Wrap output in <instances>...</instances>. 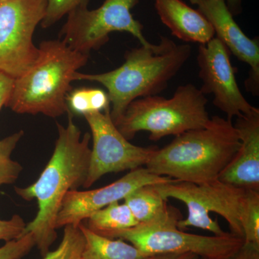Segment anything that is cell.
I'll list each match as a JSON object with an SVG mask.
<instances>
[{"label":"cell","mask_w":259,"mask_h":259,"mask_svg":"<svg viewBox=\"0 0 259 259\" xmlns=\"http://www.w3.org/2000/svg\"><path fill=\"white\" fill-rule=\"evenodd\" d=\"M182 218L178 209L168 204L151 222L139 223L134 228L112 232L105 237L128 242L148 255L193 253L207 259L228 258L244 243L243 238L231 233L221 236L186 233L177 226Z\"/></svg>","instance_id":"obj_6"},{"label":"cell","mask_w":259,"mask_h":259,"mask_svg":"<svg viewBox=\"0 0 259 259\" xmlns=\"http://www.w3.org/2000/svg\"><path fill=\"white\" fill-rule=\"evenodd\" d=\"M138 3L139 0H105L97 9L76 8L67 15L59 37L71 49L86 54L105 45L112 32H128L141 46H149L144 26L131 13Z\"/></svg>","instance_id":"obj_8"},{"label":"cell","mask_w":259,"mask_h":259,"mask_svg":"<svg viewBox=\"0 0 259 259\" xmlns=\"http://www.w3.org/2000/svg\"><path fill=\"white\" fill-rule=\"evenodd\" d=\"M226 259H259V245L244 242L239 249Z\"/></svg>","instance_id":"obj_27"},{"label":"cell","mask_w":259,"mask_h":259,"mask_svg":"<svg viewBox=\"0 0 259 259\" xmlns=\"http://www.w3.org/2000/svg\"><path fill=\"white\" fill-rule=\"evenodd\" d=\"M166 255H167V254H166ZM166 255H165V256H166ZM165 256H164V258H165Z\"/></svg>","instance_id":"obj_32"},{"label":"cell","mask_w":259,"mask_h":259,"mask_svg":"<svg viewBox=\"0 0 259 259\" xmlns=\"http://www.w3.org/2000/svg\"><path fill=\"white\" fill-rule=\"evenodd\" d=\"M239 148L218 180L245 190L259 191V110L236 117Z\"/></svg>","instance_id":"obj_14"},{"label":"cell","mask_w":259,"mask_h":259,"mask_svg":"<svg viewBox=\"0 0 259 259\" xmlns=\"http://www.w3.org/2000/svg\"><path fill=\"white\" fill-rule=\"evenodd\" d=\"M212 25L214 35L238 60L249 66L245 81L247 90L254 95L259 92V44L243 32L233 18L225 0H190Z\"/></svg>","instance_id":"obj_13"},{"label":"cell","mask_w":259,"mask_h":259,"mask_svg":"<svg viewBox=\"0 0 259 259\" xmlns=\"http://www.w3.org/2000/svg\"><path fill=\"white\" fill-rule=\"evenodd\" d=\"M110 111V107L104 112L83 115L91 130L93 141L88 176L83 185L84 188L92 187L107 174L146 166L157 150L131 144L112 122Z\"/></svg>","instance_id":"obj_10"},{"label":"cell","mask_w":259,"mask_h":259,"mask_svg":"<svg viewBox=\"0 0 259 259\" xmlns=\"http://www.w3.org/2000/svg\"><path fill=\"white\" fill-rule=\"evenodd\" d=\"M165 199H178L187 206L188 215L178 222V228H197L211 232L214 236L226 235L210 212L217 213L227 221L231 233L243 239L241 215L246 190L219 180L203 184L174 180L155 185Z\"/></svg>","instance_id":"obj_7"},{"label":"cell","mask_w":259,"mask_h":259,"mask_svg":"<svg viewBox=\"0 0 259 259\" xmlns=\"http://www.w3.org/2000/svg\"><path fill=\"white\" fill-rule=\"evenodd\" d=\"M225 1H226L227 6L229 8L232 14L235 15L241 13L242 0H225Z\"/></svg>","instance_id":"obj_28"},{"label":"cell","mask_w":259,"mask_h":259,"mask_svg":"<svg viewBox=\"0 0 259 259\" xmlns=\"http://www.w3.org/2000/svg\"><path fill=\"white\" fill-rule=\"evenodd\" d=\"M35 245L32 233H26L18 239L6 242L3 246L0 247V259H21Z\"/></svg>","instance_id":"obj_24"},{"label":"cell","mask_w":259,"mask_h":259,"mask_svg":"<svg viewBox=\"0 0 259 259\" xmlns=\"http://www.w3.org/2000/svg\"><path fill=\"white\" fill-rule=\"evenodd\" d=\"M26 225L19 214H14L9 220H0V241L8 242L20 238L24 235Z\"/></svg>","instance_id":"obj_25"},{"label":"cell","mask_w":259,"mask_h":259,"mask_svg":"<svg viewBox=\"0 0 259 259\" xmlns=\"http://www.w3.org/2000/svg\"><path fill=\"white\" fill-rule=\"evenodd\" d=\"M90 0H47L45 17L40 23L44 28H49L65 15L80 7H88Z\"/></svg>","instance_id":"obj_23"},{"label":"cell","mask_w":259,"mask_h":259,"mask_svg":"<svg viewBox=\"0 0 259 259\" xmlns=\"http://www.w3.org/2000/svg\"><path fill=\"white\" fill-rule=\"evenodd\" d=\"M174 180H175L169 177L154 175L146 167H141L101 188L70 191L65 196L58 212L56 228L69 225L79 226L93 213L125 199L129 194L142 186L168 183Z\"/></svg>","instance_id":"obj_12"},{"label":"cell","mask_w":259,"mask_h":259,"mask_svg":"<svg viewBox=\"0 0 259 259\" xmlns=\"http://www.w3.org/2000/svg\"><path fill=\"white\" fill-rule=\"evenodd\" d=\"M199 259H207V258H199Z\"/></svg>","instance_id":"obj_31"},{"label":"cell","mask_w":259,"mask_h":259,"mask_svg":"<svg viewBox=\"0 0 259 259\" xmlns=\"http://www.w3.org/2000/svg\"><path fill=\"white\" fill-rule=\"evenodd\" d=\"M155 8L163 25L172 35L188 42L207 44L214 37L211 24L199 10L182 0H154Z\"/></svg>","instance_id":"obj_15"},{"label":"cell","mask_w":259,"mask_h":259,"mask_svg":"<svg viewBox=\"0 0 259 259\" xmlns=\"http://www.w3.org/2000/svg\"><path fill=\"white\" fill-rule=\"evenodd\" d=\"M123 200L139 224L151 222L168 206V199L160 194L155 185L142 186L129 194Z\"/></svg>","instance_id":"obj_18"},{"label":"cell","mask_w":259,"mask_h":259,"mask_svg":"<svg viewBox=\"0 0 259 259\" xmlns=\"http://www.w3.org/2000/svg\"><path fill=\"white\" fill-rule=\"evenodd\" d=\"M79 228L84 237L81 259H163L166 255L146 254L120 238L100 236L82 223Z\"/></svg>","instance_id":"obj_16"},{"label":"cell","mask_w":259,"mask_h":259,"mask_svg":"<svg viewBox=\"0 0 259 259\" xmlns=\"http://www.w3.org/2000/svg\"><path fill=\"white\" fill-rule=\"evenodd\" d=\"M163 259H199V257L193 253H177L167 254Z\"/></svg>","instance_id":"obj_29"},{"label":"cell","mask_w":259,"mask_h":259,"mask_svg":"<svg viewBox=\"0 0 259 259\" xmlns=\"http://www.w3.org/2000/svg\"><path fill=\"white\" fill-rule=\"evenodd\" d=\"M5 1H7V0H0V4H2V3H5Z\"/></svg>","instance_id":"obj_30"},{"label":"cell","mask_w":259,"mask_h":259,"mask_svg":"<svg viewBox=\"0 0 259 259\" xmlns=\"http://www.w3.org/2000/svg\"><path fill=\"white\" fill-rule=\"evenodd\" d=\"M192 49L161 36L157 44L141 46L126 52L120 67L101 74L75 73L73 80L95 81L107 90L110 117L115 125L134 100L154 96L168 83L190 59Z\"/></svg>","instance_id":"obj_2"},{"label":"cell","mask_w":259,"mask_h":259,"mask_svg":"<svg viewBox=\"0 0 259 259\" xmlns=\"http://www.w3.org/2000/svg\"><path fill=\"white\" fill-rule=\"evenodd\" d=\"M66 104L70 113L83 116L110 107L107 93L99 88L72 89L66 96Z\"/></svg>","instance_id":"obj_19"},{"label":"cell","mask_w":259,"mask_h":259,"mask_svg":"<svg viewBox=\"0 0 259 259\" xmlns=\"http://www.w3.org/2000/svg\"><path fill=\"white\" fill-rule=\"evenodd\" d=\"M23 136L24 131H20L0 140V187L14 184L23 171V166L13 161L11 155Z\"/></svg>","instance_id":"obj_20"},{"label":"cell","mask_w":259,"mask_h":259,"mask_svg":"<svg viewBox=\"0 0 259 259\" xmlns=\"http://www.w3.org/2000/svg\"><path fill=\"white\" fill-rule=\"evenodd\" d=\"M84 237L79 226L64 227L62 241L56 250L49 251L42 259H81Z\"/></svg>","instance_id":"obj_22"},{"label":"cell","mask_w":259,"mask_h":259,"mask_svg":"<svg viewBox=\"0 0 259 259\" xmlns=\"http://www.w3.org/2000/svg\"><path fill=\"white\" fill-rule=\"evenodd\" d=\"M14 83V78L0 71V110L8 103L13 92Z\"/></svg>","instance_id":"obj_26"},{"label":"cell","mask_w":259,"mask_h":259,"mask_svg":"<svg viewBox=\"0 0 259 259\" xmlns=\"http://www.w3.org/2000/svg\"><path fill=\"white\" fill-rule=\"evenodd\" d=\"M240 145L233 121L214 115L204 127L179 135L156 150L146 168L180 182L207 183L218 180Z\"/></svg>","instance_id":"obj_3"},{"label":"cell","mask_w":259,"mask_h":259,"mask_svg":"<svg viewBox=\"0 0 259 259\" xmlns=\"http://www.w3.org/2000/svg\"><path fill=\"white\" fill-rule=\"evenodd\" d=\"M139 225L125 203L113 202L93 213L87 219L89 229L105 236L108 233L128 229Z\"/></svg>","instance_id":"obj_17"},{"label":"cell","mask_w":259,"mask_h":259,"mask_svg":"<svg viewBox=\"0 0 259 259\" xmlns=\"http://www.w3.org/2000/svg\"><path fill=\"white\" fill-rule=\"evenodd\" d=\"M197 61L202 82L199 90L204 95H213V105L226 114L227 119L232 120L254 108L237 83L230 51L218 37L199 45Z\"/></svg>","instance_id":"obj_11"},{"label":"cell","mask_w":259,"mask_h":259,"mask_svg":"<svg viewBox=\"0 0 259 259\" xmlns=\"http://www.w3.org/2000/svg\"><path fill=\"white\" fill-rule=\"evenodd\" d=\"M37 60L15 79L8 103L18 114L60 117L69 113L66 96L75 73L88 63L90 54L71 49L61 39L44 40Z\"/></svg>","instance_id":"obj_4"},{"label":"cell","mask_w":259,"mask_h":259,"mask_svg":"<svg viewBox=\"0 0 259 259\" xmlns=\"http://www.w3.org/2000/svg\"><path fill=\"white\" fill-rule=\"evenodd\" d=\"M66 126L57 123L58 139L54 153L35 183L25 188L15 187L16 193L26 201L37 200L38 211L26 225L24 235L31 233L42 256L49 253L57 238L56 221L65 196L83 185L88 176L91 134L83 136L68 113Z\"/></svg>","instance_id":"obj_1"},{"label":"cell","mask_w":259,"mask_h":259,"mask_svg":"<svg viewBox=\"0 0 259 259\" xmlns=\"http://www.w3.org/2000/svg\"><path fill=\"white\" fill-rule=\"evenodd\" d=\"M47 6V0H7L0 4V71L15 79L38 57L32 37Z\"/></svg>","instance_id":"obj_9"},{"label":"cell","mask_w":259,"mask_h":259,"mask_svg":"<svg viewBox=\"0 0 259 259\" xmlns=\"http://www.w3.org/2000/svg\"><path fill=\"white\" fill-rule=\"evenodd\" d=\"M241 226L245 243L259 245V191L246 190Z\"/></svg>","instance_id":"obj_21"},{"label":"cell","mask_w":259,"mask_h":259,"mask_svg":"<svg viewBox=\"0 0 259 259\" xmlns=\"http://www.w3.org/2000/svg\"><path fill=\"white\" fill-rule=\"evenodd\" d=\"M207 105L201 90L187 83L179 87L169 99L154 95L134 100L115 125L128 141L146 131L149 139L156 141L204 127L210 120Z\"/></svg>","instance_id":"obj_5"}]
</instances>
